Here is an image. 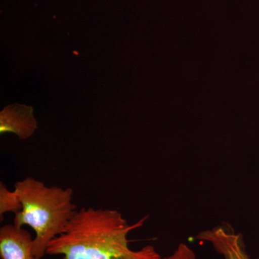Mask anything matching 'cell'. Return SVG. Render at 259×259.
<instances>
[{
  "label": "cell",
  "mask_w": 259,
  "mask_h": 259,
  "mask_svg": "<svg viewBox=\"0 0 259 259\" xmlns=\"http://www.w3.org/2000/svg\"><path fill=\"white\" fill-rule=\"evenodd\" d=\"M14 190L23 207L15 214L13 224L33 229L35 236L32 251L42 258L47 254L49 243L64 233L77 212L73 202L74 190L56 186L47 187L32 177L17 182Z\"/></svg>",
  "instance_id": "7a4b0ae2"
},
{
  "label": "cell",
  "mask_w": 259,
  "mask_h": 259,
  "mask_svg": "<svg viewBox=\"0 0 259 259\" xmlns=\"http://www.w3.org/2000/svg\"><path fill=\"white\" fill-rule=\"evenodd\" d=\"M33 238L23 227L6 224L0 228L2 259H41L32 251Z\"/></svg>",
  "instance_id": "3957f363"
},
{
  "label": "cell",
  "mask_w": 259,
  "mask_h": 259,
  "mask_svg": "<svg viewBox=\"0 0 259 259\" xmlns=\"http://www.w3.org/2000/svg\"><path fill=\"white\" fill-rule=\"evenodd\" d=\"M22 203L15 190L10 191L3 182H0V221H4L6 213L16 214L21 211Z\"/></svg>",
  "instance_id": "8992f818"
},
{
  "label": "cell",
  "mask_w": 259,
  "mask_h": 259,
  "mask_svg": "<svg viewBox=\"0 0 259 259\" xmlns=\"http://www.w3.org/2000/svg\"><path fill=\"white\" fill-rule=\"evenodd\" d=\"M145 221L129 225L117 209L82 207L64 233L49 243L47 254L64 259H162L153 245L130 248L127 235Z\"/></svg>",
  "instance_id": "6da1fadb"
},
{
  "label": "cell",
  "mask_w": 259,
  "mask_h": 259,
  "mask_svg": "<svg viewBox=\"0 0 259 259\" xmlns=\"http://www.w3.org/2000/svg\"><path fill=\"white\" fill-rule=\"evenodd\" d=\"M37 127L32 107L13 104L0 112V134H14L20 140L28 139Z\"/></svg>",
  "instance_id": "5b68a950"
},
{
  "label": "cell",
  "mask_w": 259,
  "mask_h": 259,
  "mask_svg": "<svg viewBox=\"0 0 259 259\" xmlns=\"http://www.w3.org/2000/svg\"><path fill=\"white\" fill-rule=\"evenodd\" d=\"M197 239L209 242L225 259H250L245 250L243 236L229 227L219 226L201 232Z\"/></svg>",
  "instance_id": "277c9868"
},
{
  "label": "cell",
  "mask_w": 259,
  "mask_h": 259,
  "mask_svg": "<svg viewBox=\"0 0 259 259\" xmlns=\"http://www.w3.org/2000/svg\"><path fill=\"white\" fill-rule=\"evenodd\" d=\"M257 259H259V258H257Z\"/></svg>",
  "instance_id": "ba28073f"
},
{
  "label": "cell",
  "mask_w": 259,
  "mask_h": 259,
  "mask_svg": "<svg viewBox=\"0 0 259 259\" xmlns=\"http://www.w3.org/2000/svg\"><path fill=\"white\" fill-rule=\"evenodd\" d=\"M162 259H197V256L190 246L181 243L171 255Z\"/></svg>",
  "instance_id": "52a82bcc"
}]
</instances>
